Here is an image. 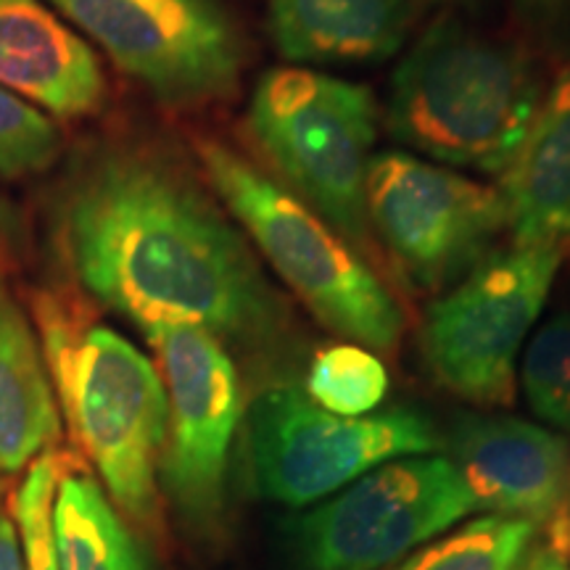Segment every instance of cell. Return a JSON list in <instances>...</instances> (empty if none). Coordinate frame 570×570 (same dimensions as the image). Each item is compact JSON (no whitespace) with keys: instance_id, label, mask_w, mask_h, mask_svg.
Returning <instances> with one entry per match:
<instances>
[{"instance_id":"6da1fadb","label":"cell","mask_w":570,"mask_h":570,"mask_svg":"<svg viewBox=\"0 0 570 570\" xmlns=\"http://www.w3.org/2000/svg\"><path fill=\"white\" fill-rule=\"evenodd\" d=\"M51 235L82 294L140 327L196 325L248 352L288 336V304L248 238L159 142L104 138L71 156L51 196Z\"/></svg>"},{"instance_id":"7a4b0ae2","label":"cell","mask_w":570,"mask_h":570,"mask_svg":"<svg viewBox=\"0 0 570 570\" xmlns=\"http://www.w3.org/2000/svg\"><path fill=\"white\" fill-rule=\"evenodd\" d=\"M544 96V61L531 48L441 13L391 75L386 130L441 167L504 175Z\"/></svg>"},{"instance_id":"3957f363","label":"cell","mask_w":570,"mask_h":570,"mask_svg":"<svg viewBox=\"0 0 570 570\" xmlns=\"http://www.w3.org/2000/svg\"><path fill=\"white\" fill-rule=\"evenodd\" d=\"M30 317L71 439L98 470L114 508L142 531L159 523L167 391L159 367L75 298L38 288Z\"/></svg>"},{"instance_id":"277c9868","label":"cell","mask_w":570,"mask_h":570,"mask_svg":"<svg viewBox=\"0 0 570 570\" xmlns=\"http://www.w3.org/2000/svg\"><path fill=\"white\" fill-rule=\"evenodd\" d=\"M198 169L273 273L327 331L373 352H394L404 317L396 296L327 219L214 135L196 138Z\"/></svg>"},{"instance_id":"5b68a950","label":"cell","mask_w":570,"mask_h":570,"mask_svg":"<svg viewBox=\"0 0 570 570\" xmlns=\"http://www.w3.org/2000/svg\"><path fill=\"white\" fill-rule=\"evenodd\" d=\"M377 125L373 90L312 67L267 69L246 109L248 138L275 180L336 227L373 267L381 254L365 190Z\"/></svg>"},{"instance_id":"8992f818","label":"cell","mask_w":570,"mask_h":570,"mask_svg":"<svg viewBox=\"0 0 570 570\" xmlns=\"http://www.w3.org/2000/svg\"><path fill=\"white\" fill-rule=\"evenodd\" d=\"M566 246L491 252L425 309L420 356L441 389L479 407L515 394V362L550 298Z\"/></svg>"},{"instance_id":"52a82bcc","label":"cell","mask_w":570,"mask_h":570,"mask_svg":"<svg viewBox=\"0 0 570 570\" xmlns=\"http://www.w3.org/2000/svg\"><path fill=\"white\" fill-rule=\"evenodd\" d=\"M246 446L256 491L288 508H304L399 458L441 446L425 412L391 407L362 417L333 415L302 389L262 391L246 412Z\"/></svg>"},{"instance_id":"ba28073f","label":"cell","mask_w":570,"mask_h":570,"mask_svg":"<svg viewBox=\"0 0 570 570\" xmlns=\"http://www.w3.org/2000/svg\"><path fill=\"white\" fill-rule=\"evenodd\" d=\"M169 109H204L238 90L244 30L223 0H48Z\"/></svg>"},{"instance_id":"9c48e42d","label":"cell","mask_w":570,"mask_h":570,"mask_svg":"<svg viewBox=\"0 0 570 570\" xmlns=\"http://www.w3.org/2000/svg\"><path fill=\"white\" fill-rule=\"evenodd\" d=\"M365 196L375 240L404 281L428 294L458 285L508 230L502 188L410 151L375 154Z\"/></svg>"},{"instance_id":"30bf717a","label":"cell","mask_w":570,"mask_h":570,"mask_svg":"<svg viewBox=\"0 0 570 570\" xmlns=\"http://www.w3.org/2000/svg\"><path fill=\"white\" fill-rule=\"evenodd\" d=\"M479 512L446 454L370 470L296 523L304 570H381Z\"/></svg>"},{"instance_id":"8fae6325","label":"cell","mask_w":570,"mask_h":570,"mask_svg":"<svg viewBox=\"0 0 570 570\" xmlns=\"http://www.w3.org/2000/svg\"><path fill=\"white\" fill-rule=\"evenodd\" d=\"M167 391L159 489L185 523L212 525L225 504L235 431L244 417L240 377L225 344L196 325L142 327Z\"/></svg>"},{"instance_id":"7c38bea8","label":"cell","mask_w":570,"mask_h":570,"mask_svg":"<svg viewBox=\"0 0 570 570\" xmlns=\"http://www.w3.org/2000/svg\"><path fill=\"white\" fill-rule=\"evenodd\" d=\"M441 444L487 515L529 520L537 529L560 515L570 491V444L550 428L465 412Z\"/></svg>"},{"instance_id":"4fadbf2b","label":"cell","mask_w":570,"mask_h":570,"mask_svg":"<svg viewBox=\"0 0 570 570\" xmlns=\"http://www.w3.org/2000/svg\"><path fill=\"white\" fill-rule=\"evenodd\" d=\"M0 88L69 122L96 117L109 101L96 48L42 0H0Z\"/></svg>"},{"instance_id":"5bb4252c","label":"cell","mask_w":570,"mask_h":570,"mask_svg":"<svg viewBox=\"0 0 570 570\" xmlns=\"http://www.w3.org/2000/svg\"><path fill=\"white\" fill-rule=\"evenodd\" d=\"M415 0H269V38L291 67L375 63L404 46Z\"/></svg>"},{"instance_id":"9a60e30c","label":"cell","mask_w":570,"mask_h":570,"mask_svg":"<svg viewBox=\"0 0 570 570\" xmlns=\"http://www.w3.org/2000/svg\"><path fill=\"white\" fill-rule=\"evenodd\" d=\"M508 230L518 246H568L570 240V69L544 104L502 175Z\"/></svg>"},{"instance_id":"2e32d148","label":"cell","mask_w":570,"mask_h":570,"mask_svg":"<svg viewBox=\"0 0 570 570\" xmlns=\"http://www.w3.org/2000/svg\"><path fill=\"white\" fill-rule=\"evenodd\" d=\"M61 439V412L30 317L0 275V473H19Z\"/></svg>"},{"instance_id":"e0dca14e","label":"cell","mask_w":570,"mask_h":570,"mask_svg":"<svg viewBox=\"0 0 570 570\" xmlns=\"http://www.w3.org/2000/svg\"><path fill=\"white\" fill-rule=\"evenodd\" d=\"M53 537L59 570H151L148 552L90 473H61Z\"/></svg>"},{"instance_id":"ac0fdd59","label":"cell","mask_w":570,"mask_h":570,"mask_svg":"<svg viewBox=\"0 0 570 570\" xmlns=\"http://www.w3.org/2000/svg\"><path fill=\"white\" fill-rule=\"evenodd\" d=\"M537 525L520 518L481 515L417 550L396 570H515Z\"/></svg>"},{"instance_id":"d6986e66","label":"cell","mask_w":570,"mask_h":570,"mask_svg":"<svg viewBox=\"0 0 570 570\" xmlns=\"http://www.w3.org/2000/svg\"><path fill=\"white\" fill-rule=\"evenodd\" d=\"M304 394L333 415H370L389 394V370L365 346L333 344L312 360Z\"/></svg>"},{"instance_id":"ffe728a7","label":"cell","mask_w":570,"mask_h":570,"mask_svg":"<svg viewBox=\"0 0 570 570\" xmlns=\"http://www.w3.org/2000/svg\"><path fill=\"white\" fill-rule=\"evenodd\" d=\"M520 381L533 415L570 433V312L547 320L529 341Z\"/></svg>"},{"instance_id":"44dd1931","label":"cell","mask_w":570,"mask_h":570,"mask_svg":"<svg viewBox=\"0 0 570 570\" xmlns=\"http://www.w3.org/2000/svg\"><path fill=\"white\" fill-rule=\"evenodd\" d=\"M61 473V454L56 449H48L24 468V479L13 494L11 515L19 531L24 570H59L53 537V499Z\"/></svg>"},{"instance_id":"7402d4cb","label":"cell","mask_w":570,"mask_h":570,"mask_svg":"<svg viewBox=\"0 0 570 570\" xmlns=\"http://www.w3.org/2000/svg\"><path fill=\"white\" fill-rule=\"evenodd\" d=\"M51 117L0 88V177L27 180L51 173L63 142Z\"/></svg>"},{"instance_id":"603a6c76","label":"cell","mask_w":570,"mask_h":570,"mask_svg":"<svg viewBox=\"0 0 570 570\" xmlns=\"http://www.w3.org/2000/svg\"><path fill=\"white\" fill-rule=\"evenodd\" d=\"M518 40L541 61H570V0H510Z\"/></svg>"},{"instance_id":"cb8c5ba5","label":"cell","mask_w":570,"mask_h":570,"mask_svg":"<svg viewBox=\"0 0 570 570\" xmlns=\"http://www.w3.org/2000/svg\"><path fill=\"white\" fill-rule=\"evenodd\" d=\"M0 570H24V554H21V541L13 515L6 510L3 497H0Z\"/></svg>"},{"instance_id":"d4e9b609","label":"cell","mask_w":570,"mask_h":570,"mask_svg":"<svg viewBox=\"0 0 570 570\" xmlns=\"http://www.w3.org/2000/svg\"><path fill=\"white\" fill-rule=\"evenodd\" d=\"M515 570H570V562L562 544L554 541V544L529 547V552L523 554Z\"/></svg>"},{"instance_id":"484cf974","label":"cell","mask_w":570,"mask_h":570,"mask_svg":"<svg viewBox=\"0 0 570 570\" xmlns=\"http://www.w3.org/2000/svg\"><path fill=\"white\" fill-rule=\"evenodd\" d=\"M13 235H17V219H13L11 209L6 206L3 198H0V262H3V256L11 252Z\"/></svg>"},{"instance_id":"4316f807","label":"cell","mask_w":570,"mask_h":570,"mask_svg":"<svg viewBox=\"0 0 570 570\" xmlns=\"http://www.w3.org/2000/svg\"><path fill=\"white\" fill-rule=\"evenodd\" d=\"M475 0H415V6L420 11L423 9H441L444 13H452L454 9H468L473 6Z\"/></svg>"}]
</instances>
